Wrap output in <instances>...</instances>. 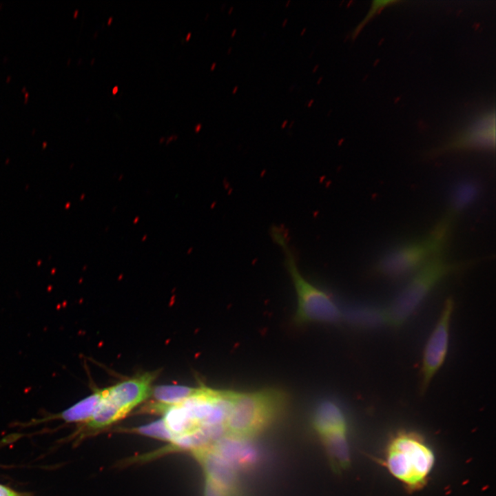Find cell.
Returning <instances> with one entry per match:
<instances>
[{
    "instance_id": "cell-1",
    "label": "cell",
    "mask_w": 496,
    "mask_h": 496,
    "mask_svg": "<svg viewBox=\"0 0 496 496\" xmlns=\"http://www.w3.org/2000/svg\"><path fill=\"white\" fill-rule=\"evenodd\" d=\"M285 404V394L277 389L235 391L225 424L227 435L242 440L257 435L280 416Z\"/></svg>"
},
{
    "instance_id": "cell-2",
    "label": "cell",
    "mask_w": 496,
    "mask_h": 496,
    "mask_svg": "<svg viewBox=\"0 0 496 496\" xmlns=\"http://www.w3.org/2000/svg\"><path fill=\"white\" fill-rule=\"evenodd\" d=\"M386 466L391 474L409 489L424 485L435 457L431 448L417 435L401 433L390 442Z\"/></svg>"
},
{
    "instance_id": "cell-3",
    "label": "cell",
    "mask_w": 496,
    "mask_h": 496,
    "mask_svg": "<svg viewBox=\"0 0 496 496\" xmlns=\"http://www.w3.org/2000/svg\"><path fill=\"white\" fill-rule=\"evenodd\" d=\"M458 267L440 254L416 270L386 311L390 325L395 328L403 325L435 285Z\"/></svg>"
},
{
    "instance_id": "cell-4",
    "label": "cell",
    "mask_w": 496,
    "mask_h": 496,
    "mask_svg": "<svg viewBox=\"0 0 496 496\" xmlns=\"http://www.w3.org/2000/svg\"><path fill=\"white\" fill-rule=\"evenodd\" d=\"M450 231L447 225L439 223L426 238L403 244L382 256L375 265V271L396 278L417 270L429 259L442 254Z\"/></svg>"
},
{
    "instance_id": "cell-5",
    "label": "cell",
    "mask_w": 496,
    "mask_h": 496,
    "mask_svg": "<svg viewBox=\"0 0 496 496\" xmlns=\"http://www.w3.org/2000/svg\"><path fill=\"white\" fill-rule=\"evenodd\" d=\"M154 373H145L104 389L94 413L85 424L87 430H97L123 417L151 393Z\"/></svg>"
},
{
    "instance_id": "cell-6",
    "label": "cell",
    "mask_w": 496,
    "mask_h": 496,
    "mask_svg": "<svg viewBox=\"0 0 496 496\" xmlns=\"http://www.w3.org/2000/svg\"><path fill=\"white\" fill-rule=\"evenodd\" d=\"M273 238L282 246L287 266L297 293L298 308L295 320L298 323L310 322H335L341 313L333 300L324 291L308 282L300 273L293 255L289 249L284 236L280 231H273Z\"/></svg>"
},
{
    "instance_id": "cell-7",
    "label": "cell",
    "mask_w": 496,
    "mask_h": 496,
    "mask_svg": "<svg viewBox=\"0 0 496 496\" xmlns=\"http://www.w3.org/2000/svg\"><path fill=\"white\" fill-rule=\"evenodd\" d=\"M453 306V300L448 299L446 301L440 318L425 347L420 384L422 393L426 391L433 377L445 360Z\"/></svg>"
},
{
    "instance_id": "cell-8",
    "label": "cell",
    "mask_w": 496,
    "mask_h": 496,
    "mask_svg": "<svg viewBox=\"0 0 496 496\" xmlns=\"http://www.w3.org/2000/svg\"><path fill=\"white\" fill-rule=\"evenodd\" d=\"M495 145V114L488 112L448 141L434 154L468 149H492Z\"/></svg>"
},
{
    "instance_id": "cell-9",
    "label": "cell",
    "mask_w": 496,
    "mask_h": 496,
    "mask_svg": "<svg viewBox=\"0 0 496 496\" xmlns=\"http://www.w3.org/2000/svg\"><path fill=\"white\" fill-rule=\"evenodd\" d=\"M206 474V479L233 493L236 486V470L211 448L194 452Z\"/></svg>"
},
{
    "instance_id": "cell-10",
    "label": "cell",
    "mask_w": 496,
    "mask_h": 496,
    "mask_svg": "<svg viewBox=\"0 0 496 496\" xmlns=\"http://www.w3.org/2000/svg\"><path fill=\"white\" fill-rule=\"evenodd\" d=\"M313 425L319 435L347 431V421L342 409L333 402L324 401L316 409Z\"/></svg>"
},
{
    "instance_id": "cell-11",
    "label": "cell",
    "mask_w": 496,
    "mask_h": 496,
    "mask_svg": "<svg viewBox=\"0 0 496 496\" xmlns=\"http://www.w3.org/2000/svg\"><path fill=\"white\" fill-rule=\"evenodd\" d=\"M158 411L163 413V420L176 438L192 433L200 428L180 403L161 408Z\"/></svg>"
},
{
    "instance_id": "cell-12",
    "label": "cell",
    "mask_w": 496,
    "mask_h": 496,
    "mask_svg": "<svg viewBox=\"0 0 496 496\" xmlns=\"http://www.w3.org/2000/svg\"><path fill=\"white\" fill-rule=\"evenodd\" d=\"M320 437L333 468L336 471L347 468L350 455L347 431L331 433Z\"/></svg>"
},
{
    "instance_id": "cell-13",
    "label": "cell",
    "mask_w": 496,
    "mask_h": 496,
    "mask_svg": "<svg viewBox=\"0 0 496 496\" xmlns=\"http://www.w3.org/2000/svg\"><path fill=\"white\" fill-rule=\"evenodd\" d=\"M104 389L98 390L76 402L61 413L52 415L48 419H59L65 422H87L94 413L102 397Z\"/></svg>"
},
{
    "instance_id": "cell-14",
    "label": "cell",
    "mask_w": 496,
    "mask_h": 496,
    "mask_svg": "<svg viewBox=\"0 0 496 496\" xmlns=\"http://www.w3.org/2000/svg\"><path fill=\"white\" fill-rule=\"evenodd\" d=\"M198 388H192L180 385H161L151 390L156 402L152 408L158 411L163 407L180 404L192 397L197 391Z\"/></svg>"
},
{
    "instance_id": "cell-15",
    "label": "cell",
    "mask_w": 496,
    "mask_h": 496,
    "mask_svg": "<svg viewBox=\"0 0 496 496\" xmlns=\"http://www.w3.org/2000/svg\"><path fill=\"white\" fill-rule=\"evenodd\" d=\"M478 192L477 185L472 180H464L457 183L452 190L451 212L456 214L467 207L476 198Z\"/></svg>"
},
{
    "instance_id": "cell-16",
    "label": "cell",
    "mask_w": 496,
    "mask_h": 496,
    "mask_svg": "<svg viewBox=\"0 0 496 496\" xmlns=\"http://www.w3.org/2000/svg\"><path fill=\"white\" fill-rule=\"evenodd\" d=\"M348 316L352 323L364 328H374L387 322L386 311L371 307L354 309Z\"/></svg>"
},
{
    "instance_id": "cell-17",
    "label": "cell",
    "mask_w": 496,
    "mask_h": 496,
    "mask_svg": "<svg viewBox=\"0 0 496 496\" xmlns=\"http://www.w3.org/2000/svg\"><path fill=\"white\" fill-rule=\"evenodd\" d=\"M138 433L173 442L176 437L169 431L163 419L134 429Z\"/></svg>"
},
{
    "instance_id": "cell-18",
    "label": "cell",
    "mask_w": 496,
    "mask_h": 496,
    "mask_svg": "<svg viewBox=\"0 0 496 496\" xmlns=\"http://www.w3.org/2000/svg\"><path fill=\"white\" fill-rule=\"evenodd\" d=\"M397 2V1H396L393 0L373 1L368 12L366 13L364 19L361 21V22L355 28L353 34L355 36L357 35L358 32L362 29V28L366 25V23H367L368 21L371 20L373 17V16L378 13L381 10L384 9L385 7L389 6L390 4Z\"/></svg>"
},
{
    "instance_id": "cell-19",
    "label": "cell",
    "mask_w": 496,
    "mask_h": 496,
    "mask_svg": "<svg viewBox=\"0 0 496 496\" xmlns=\"http://www.w3.org/2000/svg\"><path fill=\"white\" fill-rule=\"evenodd\" d=\"M233 493L206 479L205 496H231Z\"/></svg>"
},
{
    "instance_id": "cell-20",
    "label": "cell",
    "mask_w": 496,
    "mask_h": 496,
    "mask_svg": "<svg viewBox=\"0 0 496 496\" xmlns=\"http://www.w3.org/2000/svg\"><path fill=\"white\" fill-rule=\"evenodd\" d=\"M0 496H23L21 494L0 484Z\"/></svg>"
},
{
    "instance_id": "cell-21",
    "label": "cell",
    "mask_w": 496,
    "mask_h": 496,
    "mask_svg": "<svg viewBox=\"0 0 496 496\" xmlns=\"http://www.w3.org/2000/svg\"><path fill=\"white\" fill-rule=\"evenodd\" d=\"M117 91H118V87L116 86V87H114L113 88V90H112V93L114 94H116V93L117 92Z\"/></svg>"
},
{
    "instance_id": "cell-22",
    "label": "cell",
    "mask_w": 496,
    "mask_h": 496,
    "mask_svg": "<svg viewBox=\"0 0 496 496\" xmlns=\"http://www.w3.org/2000/svg\"><path fill=\"white\" fill-rule=\"evenodd\" d=\"M200 127H201L200 125H197L196 127V129H195V130H196V132H198V131L200 130Z\"/></svg>"
},
{
    "instance_id": "cell-23",
    "label": "cell",
    "mask_w": 496,
    "mask_h": 496,
    "mask_svg": "<svg viewBox=\"0 0 496 496\" xmlns=\"http://www.w3.org/2000/svg\"><path fill=\"white\" fill-rule=\"evenodd\" d=\"M190 36H191V32H189L186 37V40H188L189 39Z\"/></svg>"
},
{
    "instance_id": "cell-24",
    "label": "cell",
    "mask_w": 496,
    "mask_h": 496,
    "mask_svg": "<svg viewBox=\"0 0 496 496\" xmlns=\"http://www.w3.org/2000/svg\"><path fill=\"white\" fill-rule=\"evenodd\" d=\"M112 17H111L109 19L107 23H108V24H110V23L112 22Z\"/></svg>"
},
{
    "instance_id": "cell-25",
    "label": "cell",
    "mask_w": 496,
    "mask_h": 496,
    "mask_svg": "<svg viewBox=\"0 0 496 496\" xmlns=\"http://www.w3.org/2000/svg\"><path fill=\"white\" fill-rule=\"evenodd\" d=\"M145 237H146V236H145L144 238H143V240H144L145 239Z\"/></svg>"
}]
</instances>
